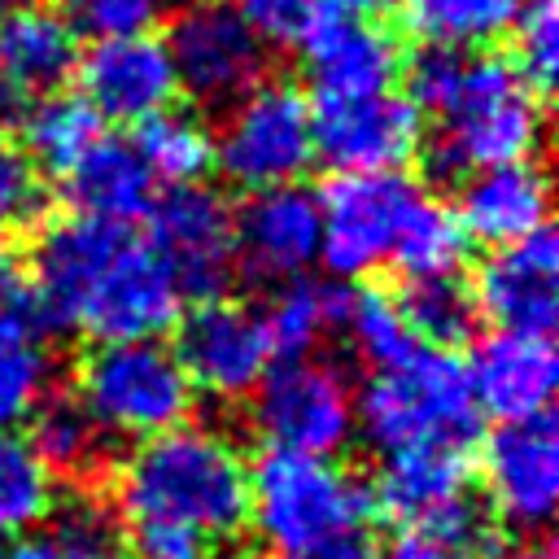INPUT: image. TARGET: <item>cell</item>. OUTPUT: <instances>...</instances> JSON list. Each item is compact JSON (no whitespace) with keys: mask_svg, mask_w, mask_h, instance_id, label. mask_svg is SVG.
Returning <instances> with one entry per match:
<instances>
[{"mask_svg":"<svg viewBox=\"0 0 559 559\" xmlns=\"http://www.w3.org/2000/svg\"><path fill=\"white\" fill-rule=\"evenodd\" d=\"M354 415L380 454L415 445L467 450L480 428L467 367L454 358V349L432 345H411L402 358L371 367L367 384L354 393Z\"/></svg>","mask_w":559,"mask_h":559,"instance_id":"obj_5","label":"cell"},{"mask_svg":"<svg viewBox=\"0 0 559 559\" xmlns=\"http://www.w3.org/2000/svg\"><path fill=\"white\" fill-rule=\"evenodd\" d=\"M240 13L258 26V35L271 44H297L314 22L345 13V0H236Z\"/></svg>","mask_w":559,"mask_h":559,"instance_id":"obj_38","label":"cell"},{"mask_svg":"<svg viewBox=\"0 0 559 559\" xmlns=\"http://www.w3.org/2000/svg\"><path fill=\"white\" fill-rule=\"evenodd\" d=\"M26 310L92 341H144L175 328L183 293L127 223L70 214L44 227L31 249Z\"/></svg>","mask_w":559,"mask_h":559,"instance_id":"obj_1","label":"cell"},{"mask_svg":"<svg viewBox=\"0 0 559 559\" xmlns=\"http://www.w3.org/2000/svg\"><path fill=\"white\" fill-rule=\"evenodd\" d=\"M253 424L275 450L332 459L358 432L354 389L323 358H280L253 389Z\"/></svg>","mask_w":559,"mask_h":559,"instance_id":"obj_9","label":"cell"},{"mask_svg":"<svg viewBox=\"0 0 559 559\" xmlns=\"http://www.w3.org/2000/svg\"><path fill=\"white\" fill-rule=\"evenodd\" d=\"M463 367H467V384L480 415H493L502 424V419H528L550 411L555 380H559V358L550 336L493 328L489 336L476 341L472 362Z\"/></svg>","mask_w":559,"mask_h":559,"instance_id":"obj_21","label":"cell"},{"mask_svg":"<svg viewBox=\"0 0 559 559\" xmlns=\"http://www.w3.org/2000/svg\"><path fill=\"white\" fill-rule=\"evenodd\" d=\"M114 498L127 524H166L218 546L249 524V463L227 432L175 424L135 441L118 463Z\"/></svg>","mask_w":559,"mask_h":559,"instance_id":"obj_2","label":"cell"},{"mask_svg":"<svg viewBox=\"0 0 559 559\" xmlns=\"http://www.w3.org/2000/svg\"><path fill=\"white\" fill-rule=\"evenodd\" d=\"M266 559H280V555H266Z\"/></svg>","mask_w":559,"mask_h":559,"instance_id":"obj_45","label":"cell"},{"mask_svg":"<svg viewBox=\"0 0 559 559\" xmlns=\"http://www.w3.org/2000/svg\"><path fill=\"white\" fill-rule=\"evenodd\" d=\"M507 559H555V550H550L546 542H533V546H520V550L507 555Z\"/></svg>","mask_w":559,"mask_h":559,"instance_id":"obj_43","label":"cell"},{"mask_svg":"<svg viewBox=\"0 0 559 559\" xmlns=\"http://www.w3.org/2000/svg\"><path fill=\"white\" fill-rule=\"evenodd\" d=\"M397 306H402V314L411 323V336L419 345H432V349L467 345L476 336V323H480L472 284H463L459 271L406 280V288L397 293Z\"/></svg>","mask_w":559,"mask_h":559,"instance_id":"obj_30","label":"cell"},{"mask_svg":"<svg viewBox=\"0 0 559 559\" xmlns=\"http://www.w3.org/2000/svg\"><path fill=\"white\" fill-rule=\"evenodd\" d=\"M166 52L188 92L201 105H231L266 74V39L231 0H188L170 13Z\"/></svg>","mask_w":559,"mask_h":559,"instance_id":"obj_10","label":"cell"},{"mask_svg":"<svg viewBox=\"0 0 559 559\" xmlns=\"http://www.w3.org/2000/svg\"><path fill=\"white\" fill-rule=\"evenodd\" d=\"M52 537L70 555H79V559H114L118 555V542H122V524H118V515L100 498L79 493L74 502H66L57 511Z\"/></svg>","mask_w":559,"mask_h":559,"instance_id":"obj_37","label":"cell"},{"mask_svg":"<svg viewBox=\"0 0 559 559\" xmlns=\"http://www.w3.org/2000/svg\"><path fill=\"white\" fill-rule=\"evenodd\" d=\"M310 131L314 162H328L336 175L402 170L424 144V118L397 92L310 100Z\"/></svg>","mask_w":559,"mask_h":559,"instance_id":"obj_15","label":"cell"},{"mask_svg":"<svg viewBox=\"0 0 559 559\" xmlns=\"http://www.w3.org/2000/svg\"><path fill=\"white\" fill-rule=\"evenodd\" d=\"M511 35H515V52H511L515 70L537 92H550L555 70H559V9H555V0H520Z\"/></svg>","mask_w":559,"mask_h":559,"instance_id":"obj_35","label":"cell"},{"mask_svg":"<svg viewBox=\"0 0 559 559\" xmlns=\"http://www.w3.org/2000/svg\"><path fill=\"white\" fill-rule=\"evenodd\" d=\"M419 192L424 188L402 170L336 175L319 192V262L341 280L389 266Z\"/></svg>","mask_w":559,"mask_h":559,"instance_id":"obj_8","label":"cell"},{"mask_svg":"<svg viewBox=\"0 0 559 559\" xmlns=\"http://www.w3.org/2000/svg\"><path fill=\"white\" fill-rule=\"evenodd\" d=\"M74 74H79V96L96 109L100 122L140 127L144 118L170 109L179 96L170 52L153 31L92 39V48L79 52Z\"/></svg>","mask_w":559,"mask_h":559,"instance_id":"obj_16","label":"cell"},{"mask_svg":"<svg viewBox=\"0 0 559 559\" xmlns=\"http://www.w3.org/2000/svg\"><path fill=\"white\" fill-rule=\"evenodd\" d=\"M0 559H4V550H0Z\"/></svg>","mask_w":559,"mask_h":559,"instance_id":"obj_46","label":"cell"},{"mask_svg":"<svg viewBox=\"0 0 559 559\" xmlns=\"http://www.w3.org/2000/svg\"><path fill=\"white\" fill-rule=\"evenodd\" d=\"M52 349L26 306H0V432H17L48 397Z\"/></svg>","mask_w":559,"mask_h":559,"instance_id":"obj_25","label":"cell"},{"mask_svg":"<svg viewBox=\"0 0 559 559\" xmlns=\"http://www.w3.org/2000/svg\"><path fill=\"white\" fill-rule=\"evenodd\" d=\"M192 384L170 345L144 341H96L74 371V397L105 428V437L144 441L192 415Z\"/></svg>","mask_w":559,"mask_h":559,"instance_id":"obj_6","label":"cell"},{"mask_svg":"<svg viewBox=\"0 0 559 559\" xmlns=\"http://www.w3.org/2000/svg\"><path fill=\"white\" fill-rule=\"evenodd\" d=\"M22 131L26 157L52 175H66L105 135V122L79 92H48L22 109Z\"/></svg>","mask_w":559,"mask_h":559,"instance_id":"obj_28","label":"cell"},{"mask_svg":"<svg viewBox=\"0 0 559 559\" xmlns=\"http://www.w3.org/2000/svg\"><path fill=\"white\" fill-rule=\"evenodd\" d=\"M26 441L44 459L52 476H96L109 463V437L105 428L87 415V406L74 393H48L31 411V432Z\"/></svg>","mask_w":559,"mask_h":559,"instance_id":"obj_26","label":"cell"},{"mask_svg":"<svg viewBox=\"0 0 559 559\" xmlns=\"http://www.w3.org/2000/svg\"><path fill=\"white\" fill-rule=\"evenodd\" d=\"M0 306H26V275L4 245H0Z\"/></svg>","mask_w":559,"mask_h":559,"instance_id":"obj_40","label":"cell"},{"mask_svg":"<svg viewBox=\"0 0 559 559\" xmlns=\"http://www.w3.org/2000/svg\"><path fill=\"white\" fill-rule=\"evenodd\" d=\"M214 166L240 192L297 183L314 166L310 100L284 79H258L214 131Z\"/></svg>","mask_w":559,"mask_h":559,"instance_id":"obj_7","label":"cell"},{"mask_svg":"<svg viewBox=\"0 0 559 559\" xmlns=\"http://www.w3.org/2000/svg\"><path fill=\"white\" fill-rule=\"evenodd\" d=\"M341 328H345L349 345H354L371 367H384V362L402 358L411 345H419V341L411 336V323H406L402 306H397V293H384V288L345 293Z\"/></svg>","mask_w":559,"mask_h":559,"instance_id":"obj_33","label":"cell"},{"mask_svg":"<svg viewBox=\"0 0 559 559\" xmlns=\"http://www.w3.org/2000/svg\"><path fill=\"white\" fill-rule=\"evenodd\" d=\"M371 485L323 454L275 450L249 467V524L280 559H319L367 533Z\"/></svg>","mask_w":559,"mask_h":559,"instance_id":"obj_4","label":"cell"},{"mask_svg":"<svg viewBox=\"0 0 559 559\" xmlns=\"http://www.w3.org/2000/svg\"><path fill=\"white\" fill-rule=\"evenodd\" d=\"M489 511L515 533H542L559 502V428L546 415L502 419L480 450Z\"/></svg>","mask_w":559,"mask_h":559,"instance_id":"obj_14","label":"cell"},{"mask_svg":"<svg viewBox=\"0 0 559 559\" xmlns=\"http://www.w3.org/2000/svg\"><path fill=\"white\" fill-rule=\"evenodd\" d=\"M450 214L463 240H480L489 249L515 245L550 227V179L537 166V157L472 170L463 175Z\"/></svg>","mask_w":559,"mask_h":559,"instance_id":"obj_20","label":"cell"},{"mask_svg":"<svg viewBox=\"0 0 559 559\" xmlns=\"http://www.w3.org/2000/svg\"><path fill=\"white\" fill-rule=\"evenodd\" d=\"M66 192L74 201V214L100 218V223H135L153 205V175L140 162L131 140L100 135L66 175Z\"/></svg>","mask_w":559,"mask_h":559,"instance_id":"obj_23","label":"cell"},{"mask_svg":"<svg viewBox=\"0 0 559 559\" xmlns=\"http://www.w3.org/2000/svg\"><path fill=\"white\" fill-rule=\"evenodd\" d=\"M74 35L114 39V35H144L153 31L170 0H52L48 4Z\"/></svg>","mask_w":559,"mask_h":559,"instance_id":"obj_34","label":"cell"},{"mask_svg":"<svg viewBox=\"0 0 559 559\" xmlns=\"http://www.w3.org/2000/svg\"><path fill=\"white\" fill-rule=\"evenodd\" d=\"M397 26L419 48H450V52H480L511 35L520 0H389Z\"/></svg>","mask_w":559,"mask_h":559,"instance_id":"obj_24","label":"cell"},{"mask_svg":"<svg viewBox=\"0 0 559 559\" xmlns=\"http://www.w3.org/2000/svg\"><path fill=\"white\" fill-rule=\"evenodd\" d=\"M301 70L310 83V100H349L393 92L402 74L397 35L371 13H332L314 22L301 39Z\"/></svg>","mask_w":559,"mask_h":559,"instance_id":"obj_17","label":"cell"},{"mask_svg":"<svg viewBox=\"0 0 559 559\" xmlns=\"http://www.w3.org/2000/svg\"><path fill=\"white\" fill-rule=\"evenodd\" d=\"M459 258H463V231H459L450 205H441L432 192H419L402 223L389 266H397V271H406V280H415V275L459 271Z\"/></svg>","mask_w":559,"mask_h":559,"instance_id":"obj_32","label":"cell"},{"mask_svg":"<svg viewBox=\"0 0 559 559\" xmlns=\"http://www.w3.org/2000/svg\"><path fill=\"white\" fill-rule=\"evenodd\" d=\"M26 105H31V100H22V96L0 79V127H9L13 118H22V109H26Z\"/></svg>","mask_w":559,"mask_h":559,"instance_id":"obj_42","label":"cell"},{"mask_svg":"<svg viewBox=\"0 0 559 559\" xmlns=\"http://www.w3.org/2000/svg\"><path fill=\"white\" fill-rule=\"evenodd\" d=\"M4 559H79V555H70L52 533H44V537L26 533V542H17V550L4 555Z\"/></svg>","mask_w":559,"mask_h":559,"instance_id":"obj_41","label":"cell"},{"mask_svg":"<svg viewBox=\"0 0 559 559\" xmlns=\"http://www.w3.org/2000/svg\"><path fill=\"white\" fill-rule=\"evenodd\" d=\"M341 310H345V288L314 284L306 275L275 284L271 301L258 310L271 358H310L314 345L332 328H341Z\"/></svg>","mask_w":559,"mask_h":559,"instance_id":"obj_27","label":"cell"},{"mask_svg":"<svg viewBox=\"0 0 559 559\" xmlns=\"http://www.w3.org/2000/svg\"><path fill=\"white\" fill-rule=\"evenodd\" d=\"M135 153L148 166L153 179L183 188V183H201L214 170V131L188 114V109H162L153 118H144L135 127Z\"/></svg>","mask_w":559,"mask_h":559,"instance_id":"obj_29","label":"cell"},{"mask_svg":"<svg viewBox=\"0 0 559 559\" xmlns=\"http://www.w3.org/2000/svg\"><path fill=\"white\" fill-rule=\"evenodd\" d=\"M476 310L502 332L550 336L559 319V245L555 231L542 227L515 245L493 249L472 284Z\"/></svg>","mask_w":559,"mask_h":559,"instance_id":"obj_18","label":"cell"},{"mask_svg":"<svg viewBox=\"0 0 559 559\" xmlns=\"http://www.w3.org/2000/svg\"><path fill=\"white\" fill-rule=\"evenodd\" d=\"M376 559H489L480 537H437V533H402Z\"/></svg>","mask_w":559,"mask_h":559,"instance_id":"obj_39","label":"cell"},{"mask_svg":"<svg viewBox=\"0 0 559 559\" xmlns=\"http://www.w3.org/2000/svg\"><path fill=\"white\" fill-rule=\"evenodd\" d=\"M319 262V197L301 183L249 192L236 210V266L284 284Z\"/></svg>","mask_w":559,"mask_h":559,"instance_id":"obj_19","label":"cell"},{"mask_svg":"<svg viewBox=\"0 0 559 559\" xmlns=\"http://www.w3.org/2000/svg\"><path fill=\"white\" fill-rule=\"evenodd\" d=\"M44 201H48V192H44L39 166L26 157V148H17L13 140L0 135V240L39 223Z\"/></svg>","mask_w":559,"mask_h":559,"instance_id":"obj_36","label":"cell"},{"mask_svg":"<svg viewBox=\"0 0 559 559\" xmlns=\"http://www.w3.org/2000/svg\"><path fill=\"white\" fill-rule=\"evenodd\" d=\"M17 4H26V0H0V13H9V9H17Z\"/></svg>","mask_w":559,"mask_h":559,"instance_id":"obj_44","label":"cell"},{"mask_svg":"<svg viewBox=\"0 0 559 559\" xmlns=\"http://www.w3.org/2000/svg\"><path fill=\"white\" fill-rule=\"evenodd\" d=\"M57 511V476L22 432H0V542L35 533Z\"/></svg>","mask_w":559,"mask_h":559,"instance_id":"obj_31","label":"cell"},{"mask_svg":"<svg viewBox=\"0 0 559 559\" xmlns=\"http://www.w3.org/2000/svg\"><path fill=\"white\" fill-rule=\"evenodd\" d=\"M144 240L183 297H223L227 280L236 275V210L214 188L183 183L162 192L148 205Z\"/></svg>","mask_w":559,"mask_h":559,"instance_id":"obj_11","label":"cell"},{"mask_svg":"<svg viewBox=\"0 0 559 559\" xmlns=\"http://www.w3.org/2000/svg\"><path fill=\"white\" fill-rule=\"evenodd\" d=\"M175 358L192 389L236 402L258 389L271 367V345L253 306L231 297H201L197 310L175 319Z\"/></svg>","mask_w":559,"mask_h":559,"instance_id":"obj_13","label":"cell"},{"mask_svg":"<svg viewBox=\"0 0 559 559\" xmlns=\"http://www.w3.org/2000/svg\"><path fill=\"white\" fill-rule=\"evenodd\" d=\"M79 66V35L48 4H17L0 13V79L22 96L61 92Z\"/></svg>","mask_w":559,"mask_h":559,"instance_id":"obj_22","label":"cell"},{"mask_svg":"<svg viewBox=\"0 0 559 559\" xmlns=\"http://www.w3.org/2000/svg\"><path fill=\"white\" fill-rule=\"evenodd\" d=\"M432 135V166L441 175H472L502 162L537 157L546 114L542 92L515 70L502 52H463L450 92L428 114Z\"/></svg>","mask_w":559,"mask_h":559,"instance_id":"obj_3","label":"cell"},{"mask_svg":"<svg viewBox=\"0 0 559 559\" xmlns=\"http://www.w3.org/2000/svg\"><path fill=\"white\" fill-rule=\"evenodd\" d=\"M371 507L397 520L406 533L480 537L472 502V463L459 445H415L384 454L371 480Z\"/></svg>","mask_w":559,"mask_h":559,"instance_id":"obj_12","label":"cell"}]
</instances>
